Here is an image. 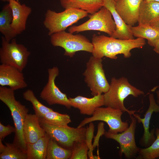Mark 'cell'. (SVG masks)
Returning <instances> with one entry per match:
<instances>
[{"label":"cell","mask_w":159,"mask_h":159,"mask_svg":"<svg viewBox=\"0 0 159 159\" xmlns=\"http://www.w3.org/2000/svg\"><path fill=\"white\" fill-rule=\"evenodd\" d=\"M9 2L12 14L11 26L17 35L26 29V21L32 9L16 0H9Z\"/></svg>","instance_id":"16"},{"label":"cell","mask_w":159,"mask_h":159,"mask_svg":"<svg viewBox=\"0 0 159 159\" xmlns=\"http://www.w3.org/2000/svg\"><path fill=\"white\" fill-rule=\"evenodd\" d=\"M131 31L134 37L147 39L151 47H154L159 40V31L150 25L132 26Z\"/></svg>","instance_id":"24"},{"label":"cell","mask_w":159,"mask_h":159,"mask_svg":"<svg viewBox=\"0 0 159 159\" xmlns=\"http://www.w3.org/2000/svg\"><path fill=\"white\" fill-rule=\"evenodd\" d=\"M72 154L71 149L62 147L50 138L48 144L46 159H70Z\"/></svg>","instance_id":"26"},{"label":"cell","mask_w":159,"mask_h":159,"mask_svg":"<svg viewBox=\"0 0 159 159\" xmlns=\"http://www.w3.org/2000/svg\"><path fill=\"white\" fill-rule=\"evenodd\" d=\"M46 133L40 124L39 118L35 114H27L23 127V134L26 143H33Z\"/></svg>","instance_id":"19"},{"label":"cell","mask_w":159,"mask_h":159,"mask_svg":"<svg viewBox=\"0 0 159 159\" xmlns=\"http://www.w3.org/2000/svg\"><path fill=\"white\" fill-rule=\"evenodd\" d=\"M64 9H76L86 11L91 14L99 11L103 6V0H60Z\"/></svg>","instance_id":"21"},{"label":"cell","mask_w":159,"mask_h":159,"mask_svg":"<svg viewBox=\"0 0 159 159\" xmlns=\"http://www.w3.org/2000/svg\"><path fill=\"white\" fill-rule=\"evenodd\" d=\"M144 94L143 91L131 85L126 77H122L116 79L113 77L108 91L103 94L104 105L126 112L130 116L136 111L125 107L124 104L125 99L130 95L138 97Z\"/></svg>","instance_id":"2"},{"label":"cell","mask_w":159,"mask_h":159,"mask_svg":"<svg viewBox=\"0 0 159 159\" xmlns=\"http://www.w3.org/2000/svg\"><path fill=\"white\" fill-rule=\"evenodd\" d=\"M103 6L111 12L116 25V29L111 36L123 40L134 39L131 31L132 26L127 25L116 11L115 2L114 0H103Z\"/></svg>","instance_id":"17"},{"label":"cell","mask_w":159,"mask_h":159,"mask_svg":"<svg viewBox=\"0 0 159 159\" xmlns=\"http://www.w3.org/2000/svg\"><path fill=\"white\" fill-rule=\"evenodd\" d=\"M50 41L54 47H59L64 50V55L72 57L76 52L84 51L92 53L93 45L85 36L81 34L74 35L62 31L50 36Z\"/></svg>","instance_id":"6"},{"label":"cell","mask_w":159,"mask_h":159,"mask_svg":"<svg viewBox=\"0 0 159 159\" xmlns=\"http://www.w3.org/2000/svg\"><path fill=\"white\" fill-rule=\"evenodd\" d=\"M156 94L157 99V100L156 102L159 105V90H157L156 91Z\"/></svg>","instance_id":"36"},{"label":"cell","mask_w":159,"mask_h":159,"mask_svg":"<svg viewBox=\"0 0 159 159\" xmlns=\"http://www.w3.org/2000/svg\"><path fill=\"white\" fill-rule=\"evenodd\" d=\"M23 95L25 100L31 103L35 114L39 118H42L46 113L53 110L41 103L35 96L33 91L31 90L28 89L25 91Z\"/></svg>","instance_id":"29"},{"label":"cell","mask_w":159,"mask_h":159,"mask_svg":"<svg viewBox=\"0 0 159 159\" xmlns=\"http://www.w3.org/2000/svg\"><path fill=\"white\" fill-rule=\"evenodd\" d=\"M153 50L156 53L159 54V40L154 47Z\"/></svg>","instance_id":"35"},{"label":"cell","mask_w":159,"mask_h":159,"mask_svg":"<svg viewBox=\"0 0 159 159\" xmlns=\"http://www.w3.org/2000/svg\"><path fill=\"white\" fill-rule=\"evenodd\" d=\"M130 117L131 122L129 126L125 130L116 134L105 131L104 135L105 138L114 140L119 143L120 157L121 158L124 155L127 159L136 158L139 149L136 145L135 139L137 120L133 115Z\"/></svg>","instance_id":"11"},{"label":"cell","mask_w":159,"mask_h":159,"mask_svg":"<svg viewBox=\"0 0 159 159\" xmlns=\"http://www.w3.org/2000/svg\"><path fill=\"white\" fill-rule=\"evenodd\" d=\"M159 87V85L155 87H153L152 89L151 90V91L152 92H154Z\"/></svg>","instance_id":"37"},{"label":"cell","mask_w":159,"mask_h":159,"mask_svg":"<svg viewBox=\"0 0 159 159\" xmlns=\"http://www.w3.org/2000/svg\"><path fill=\"white\" fill-rule=\"evenodd\" d=\"M116 26L110 11L103 6L99 11L90 16L87 21L78 26L70 27L69 32L73 33L89 30L104 32L111 36Z\"/></svg>","instance_id":"9"},{"label":"cell","mask_w":159,"mask_h":159,"mask_svg":"<svg viewBox=\"0 0 159 159\" xmlns=\"http://www.w3.org/2000/svg\"><path fill=\"white\" fill-rule=\"evenodd\" d=\"M156 138L149 146L145 148H139L136 157L137 159H155L159 158V128L155 130Z\"/></svg>","instance_id":"27"},{"label":"cell","mask_w":159,"mask_h":159,"mask_svg":"<svg viewBox=\"0 0 159 159\" xmlns=\"http://www.w3.org/2000/svg\"><path fill=\"white\" fill-rule=\"evenodd\" d=\"M2 1H8L9 2V0H1ZM17 1H18V0H16Z\"/></svg>","instance_id":"39"},{"label":"cell","mask_w":159,"mask_h":159,"mask_svg":"<svg viewBox=\"0 0 159 159\" xmlns=\"http://www.w3.org/2000/svg\"><path fill=\"white\" fill-rule=\"evenodd\" d=\"M145 1H154L159 2V0H142Z\"/></svg>","instance_id":"38"},{"label":"cell","mask_w":159,"mask_h":159,"mask_svg":"<svg viewBox=\"0 0 159 159\" xmlns=\"http://www.w3.org/2000/svg\"><path fill=\"white\" fill-rule=\"evenodd\" d=\"M0 139V159H27L26 152L13 143H5Z\"/></svg>","instance_id":"25"},{"label":"cell","mask_w":159,"mask_h":159,"mask_svg":"<svg viewBox=\"0 0 159 159\" xmlns=\"http://www.w3.org/2000/svg\"><path fill=\"white\" fill-rule=\"evenodd\" d=\"M39 121L41 127L50 138L64 148L72 150L75 143L86 141V129L85 127L57 126L40 119Z\"/></svg>","instance_id":"5"},{"label":"cell","mask_w":159,"mask_h":159,"mask_svg":"<svg viewBox=\"0 0 159 159\" xmlns=\"http://www.w3.org/2000/svg\"><path fill=\"white\" fill-rule=\"evenodd\" d=\"M88 13L81 9H69L57 12L48 9L45 14L43 24L48 31V35L64 31L69 26L87 16Z\"/></svg>","instance_id":"4"},{"label":"cell","mask_w":159,"mask_h":159,"mask_svg":"<svg viewBox=\"0 0 159 159\" xmlns=\"http://www.w3.org/2000/svg\"><path fill=\"white\" fill-rule=\"evenodd\" d=\"M15 127L8 125L5 126L0 123V139L2 140L6 137L10 135L12 132H15Z\"/></svg>","instance_id":"32"},{"label":"cell","mask_w":159,"mask_h":159,"mask_svg":"<svg viewBox=\"0 0 159 159\" xmlns=\"http://www.w3.org/2000/svg\"><path fill=\"white\" fill-rule=\"evenodd\" d=\"M149 107L144 115V118H141L140 115L135 113L133 115L136 119L138 123H141L144 129V133L139 143L142 146L147 148L150 146L155 139L154 135L155 130L149 131V125L151 117L154 112H159V105L155 101L154 95L149 94Z\"/></svg>","instance_id":"13"},{"label":"cell","mask_w":159,"mask_h":159,"mask_svg":"<svg viewBox=\"0 0 159 159\" xmlns=\"http://www.w3.org/2000/svg\"><path fill=\"white\" fill-rule=\"evenodd\" d=\"M104 124L103 122H101L99 123L98 125V131L96 137L95 138L94 143L92 145L93 149H95L96 145L97 146L98 145V142L99 138L100 136L104 135L105 130L104 128Z\"/></svg>","instance_id":"33"},{"label":"cell","mask_w":159,"mask_h":159,"mask_svg":"<svg viewBox=\"0 0 159 159\" xmlns=\"http://www.w3.org/2000/svg\"><path fill=\"white\" fill-rule=\"evenodd\" d=\"M142 0H117L116 11L127 25L133 26L138 22L140 6Z\"/></svg>","instance_id":"15"},{"label":"cell","mask_w":159,"mask_h":159,"mask_svg":"<svg viewBox=\"0 0 159 159\" xmlns=\"http://www.w3.org/2000/svg\"><path fill=\"white\" fill-rule=\"evenodd\" d=\"M50 136L46 133L42 137L33 143H26L27 159H46Z\"/></svg>","instance_id":"22"},{"label":"cell","mask_w":159,"mask_h":159,"mask_svg":"<svg viewBox=\"0 0 159 159\" xmlns=\"http://www.w3.org/2000/svg\"><path fill=\"white\" fill-rule=\"evenodd\" d=\"M94 125L92 122L90 123L89 125L86 128V141L89 148L88 155L89 159H94L93 155V150L92 144V140L93 137Z\"/></svg>","instance_id":"31"},{"label":"cell","mask_w":159,"mask_h":159,"mask_svg":"<svg viewBox=\"0 0 159 159\" xmlns=\"http://www.w3.org/2000/svg\"><path fill=\"white\" fill-rule=\"evenodd\" d=\"M14 91L9 87L0 86V100L9 108L13 119L16 129L13 143L26 152V143L23 134V127L29 110L16 99Z\"/></svg>","instance_id":"3"},{"label":"cell","mask_w":159,"mask_h":159,"mask_svg":"<svg viewBox=\"0 0 159 159\" xmlns=\"http://www.w3.org/2000/svg\"><path fill=\"white\" fill-rule=\"evenodd\" d=\"M59 72V69L56 66L48 69L47 82L41 91L40 97L49 105L59 104L69 109L72 106L69 98L60 90L55 83Z\"/></svg>","instance_id":"12"},{"label":"cell","mask_w":159,"mask_h":159,"mask_svg":"<svg viewBox=\"0 0 159 159\" xmlns=\"http://www.w3.org/2000/svg\"><path fill=\"white\" fill-rule=\"evenodd\" d=\"M150 25L159 31V17L152 22Z\"/></svg>","instance_id":"34"},{"label":"cell","mask_w":159,"mask_h":159,"mask_svg":"<svg viewBox=\"0 0 159 159\" xmlns=\"http://www.w3.org/2000/svg\"><path fill=\"white\" fill-rule=\"evenodd\" d=\"M115 2H116L117 1V0H114Z\"/></svg>","instance_id":"40"},{"label":"cell","mask_w":159,"mask_h":159,"mask_svg":"<svg viewBox=\"0 0 159 159\" xmlns=\"http://www.w3.org/2000/svg\"><path fill=\"white\" fill-rule=\"evenodd\" d=\"M30 52L23 45L17 43L16 39L9 42L4 36L1 38L0 62L22 71L27 64Z\"/></svg>","instance_id":"7"},{"label":"cell","mask_w":159,"mask_h":159,"mask_svg":"<svg viewBox=\"0 0 159 159\" xmlns=\"http://www.w3.org/2000/svg\"><path fill=\"white\" fill-rule=\"evenodd\" d=\"M89 150L86 141L76 142L72 149V154L70 159H87Z\"/></svg>","instance_id":"30"},{"label":"cell","mask_w":159,"mask_h":159,"mask_svg":"<svg viewBox=\"0 0 159 159\" xmlns=\"http://www.w3.org/2000/svg\"><path fill=\"white\" fill-rule=\"evenodd\" d=\"M102 59L93 56L86 63V68L83 74L85 81L94 96L107 92L110 84L106 79L102 63Z\"/></svg>","instance_id":"8"},{"label":"cell","mask_w":159,"mask_h":159,"mask_svg":"<svg viewBox=\"0 0 159 159\" xmlns=\"http://www.w3.org/2000/svg\"><path fill=\"white\" fill-rule=\"evenodd\" d=\"M12 20V10L8 4L4 6L0 12V32L9 42L17 35L11 27Z\"/></svg>","instance_id":"23"},{"label":"cell","mask_w":159,"mask_h":159,"mask_svg":"<svg viewBox=\"0 0 159 159\" xmlns=\"http://www.w3.org/2000/svg\"><path fill=\"white\" fill-rule=\"evenodd\" d=\"M0 85L8 86L14 91L27 86L22 71L14 67L3 64L0 65Z\"/></svg>","instance_id":"14"},{"label":"cell","mask_w":159,"mask_h":159,"mask_svg":"<svg viewBox=\"0 0 159 159\" xmlns=\"http://www.w3.org/2000/svg\"><path fill=\"white\" fill-rule=\"evenodd\" d=\"M40 120L49 124L59 126H66L71 122L70 116L66 114H62L53 110L46 113Z\"/></svg>","instance_id":"28"},{"label":"cell","mask_w":159,"mask_h":159,"mask_svg":"<svg viewBox=\"0 0 159 159\" xmlns=\"http://www.w3.org/2000/svg\"><path fill=\"white\" fill-rule=\"evenodd\" d=\"M159 17V2L142 0L139 9L138 24L150 25Z\"/></svg>","instance_id":"20"},{"label":"cell","mask_w":159,"mask_h":159,"mask_svg":"<svg viewBox=\"0 0 159 159\" xmlns=\"http://www.w3.org/2000/svg\"><path fill=\"white\" fill-rule=\"evenodd\" d=\"M92 43V56L101 59L105 57L114 59H117V56L119 54H123L125 58H129L131 56V50L142 48L145 44V39L141 38L123 40L95 34L93 36Z\"/></svg>","instance_id":"1"},{"label":"cell","mask_w":159,"mask_h":159,"mask_svg":"<svg viewBox=\"0 0 159 159\" xmlns=\"http://www.w3.org/2000/svg\"><path fill=\"white\" fill-rule=\"evenodd\" d=\"M69 98L72 107L78 109L83 115H92L97 108L104 105L103 94H98L90 98L80 95Z\"/></svg>","instance_id":"18"},{"label":"cell","mask_w":159,"mask_h":159,"mask_svg":"<svg viewBox=\"0 0 159 159\" xmlns=\"http://www.w3.org/2000/svg\"><path fill=\"white\" fill-rule=\"evenodd\" d=\"M123 112L120 110L109 107H100L95 110L91 117L85 118L77 127H83L86 124L94 121H102L108 125V132L115 134L121 133L129 127L128 122L122 120Z\"/></svg>","instance_id":"10"}]
</instances>
